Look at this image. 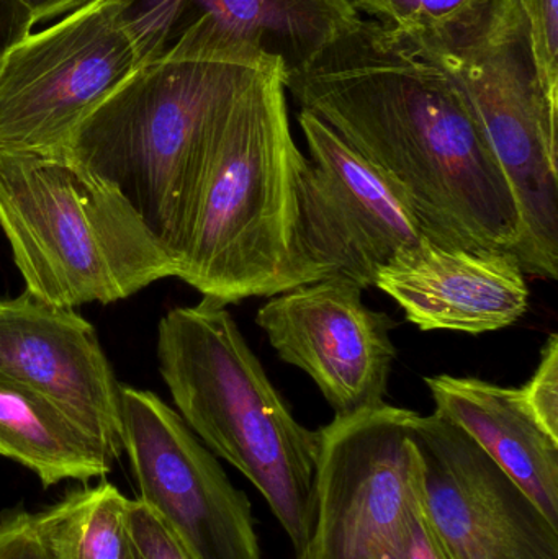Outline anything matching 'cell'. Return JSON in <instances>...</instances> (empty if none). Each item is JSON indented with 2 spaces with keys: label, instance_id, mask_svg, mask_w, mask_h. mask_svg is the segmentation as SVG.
Masks as SVG:
<instances>
[{
  "label": "cell",
  "instance_id": "obj_3",
  "mask_svg": "<svg viewBox=\"0 0 558 559\" xmlns=\"http://www.w3.org/2000/svg\"><path fill=\"white\" fill-rule=\"evenodd\" d=\"M271 64L277 62L141 66L75 127L62 154L110 183L179 269L223 124L242 88Z\"/></svg>",
  "mask_w": 558,
  "mask_h": 559
},
{
  "label": "cell",
  "instance_id": "obj_11",
  "mask_svg": "<svg viewBox=\"0 0 558 559\" xmlns=\"http://www.w3.org/2000/svg\"><path fill=\"white\" fill-rule=\"evenodd\" d=\"M123 453L140 501L199 559H261L251 502L182 417L151 391L121 384Z\"/></svg>",
  "mask_w": 558,
  "mask_h": 559
},
{
  "label": "cell",
  "instance_id": "obj_15",
  "mask_svg": "<svg viewBox=\"0 0 558 559\" xmlns=\"http://www.w3.org/2000/svg\"><path fill=\"white\" fill-rule=\"evenodd\" d=\"M376 286L422 331H500L530 306L526 274L511 252L442 248L426 238L400 251Z\"/></svg>",
  "mask_w": 558,
  "mask_h": 559
},
{
  "label": "cell",
  "instance_id": "obj_20",
  "mask_svg": "<svg viewBox=\"0 0 558 559\" xmlns=\"http://www.w3.org/2000/svg\"><path fill=\"white\" fill-rule=\"evenodd\" d=\"M131 559H199L182 538L140 499L128 508Z\"/></svg>",
  "mask_w": 558,
  "mask_h": 559
},
{
  "label": "cell",
  "instance_id": "obj_4",
  "mask_svg": "<svg viewBox=\"0 0 558 559\" xmlns=\"http://www.w3.org/2000/svg\"><path fill=\"white\" fill-rule=\"evenodd\" d=\"M281 66L242 88L210 157L177 277L226 306L285 293L301 151Z\"/></svg>",
  "mask_w": 558,
  "mask_h": 559
},
{
  "label": "cell",
  "instance_id": "obj_17",
  "mask_svg": "<svg viewBox=\"0 0 558 559\" xmlns=\"http://www.w3.org/2000/svg\"><path fill=\"white\" fill-rule=\"evenodd\" d=\"M0 456L38 476L45 488L104 478L114 462L55 403L0 377Z\"/></svg>",
  "mask_w": 558,
  "mask_h": 559
},
{
  "label": "cell",
  "instance_id": "obj_18",
  "mask_svg": "<svg viewBox=\"0 0 558 559\" xmlns=\"http://www.w3.org/2000/svg\"><path fill=\"white\" fill-rule=\"evenodd\" d=\"M128 508L130 499L102 483L71 492L36 518L55 559H131Z\"/></svg>",
  "mask_w": 558,
  "mask_h": 559
},
{
  "label": "cell",
  "instance_id": "obj_14",
  "mask_svg": "<svg viewBox=\"0 0 558 559\" xmlns=\"http://www.w3.org/2000/svg\"><path fill=\"white\" fill-rule=\"evenodd\" d=\"M0 377L48 397L111 462L120 459L121 384L94 325L74 309L28 292L0 299Z\"/></svg>",
  "mask_w": 558,
  "mask_h": 559
},
{
  "label": "cell",
  "instance_id": "obj_8",
  "mask_svg": "<svg viewBox=\"0 0 558 559\" xmlns=\"http://www.w3.org/2000/svg\"><path fill=\"white\" fill-rule=\"evenodd\" d=\"M143 66L118 0H88L0 56V151L62 154L79 123Z\"/></svg>",
  "mask_w": 558,
  "mask_h": 559
},
{
  "label": "cell",
  "instance_id": "obj_2",
  "mask_svg": "<svg viewBox=\"0 0 558 559\" xmlns=\"http://www.w3.org/2000/svg\"><path fill=\"white\" fill-rule=\"evenodd\" d=\"M157 361L183 423L259 489L300 557L314 522L320 433L295 419L231 312L206 298L170 309Z\"/></svg>",
  "mask_w": 558,
  "mask_h": 559
},
{
  "label": "cell",
  "instance_id": "obj_25",
  "mask_svg": "<svg viewBox=\"0 0 558 559\" xmlns=\"http://www.w3.org/2000/svg\"><path fill=\"white\" fill-rule=\"evenodd\" d=\"M36 20L25 0H0V56L35 28Z\"/></svg>",
  "mask_w": 558,
  "mask_h": 559
},
{
  "label": "cell",
  "instance_id": "obj_13",
  "mask_svg": "<svg viewBox=\"0 0 558 559\" xmlns=\"http://www.w3.org/2000/svg\"><path fill=\"white\" fill-rule=\"evenodd\" d=\"M256 324L282 361L314 381L334 417L385 403L396 355L393 321L364 305L359 286L344 280L297 286L272 296Z\"/></svg>",
  "mask_w": 558,
  "mask_h": 559
},
{
  "label": "cell",
  "instance_id": "obj_5",
  "mask_svg": "<svg viewBox=\"0 0 558 559\" xmlns=\"http://www.w3.org/2000/svg\"><path fill=\"white\" fill-rule=\"evenodd\" d=\"M0 229L25 292L61 308L110 305L177 277L133 206L66 154L0 151Z\"/></svg>",
  "mask_w": 558,
  "mask_h": 559
},
{
  "label": "cell",
  "instance_id": "obj_19",
  "mask_svg": "<svg viewBox=\"0 0 558 559\" xmlns=\"http://www.w3.org/2000/svg\"><path fill=\"white\" fill-rule=\"evenodd\" d=\"M357 13L372 16L390 32L406 35L458 19L485 0H351Z\"/></svg>",
  "mask_w": 558,
  "mask_h": 559
},
{
  "label": "cell",
  "instance_id": "obj_10",
  "mask_svg": "<svg viewBox=\"0 0 558 559\" xmlns=\"http://www.w3.org/2000/svg\"><path fill=\"white\" fill-rule=\"evenodd\" d=\"M143 66L277 62L284 79L359 25L351 0H118Z\"/></svg>",
  "mask_w": 558,
  "mask_h": 559
},
{
  "label": "cell",
  "instance_id": "obj_21",
  "mask_svg": "<svg viewBox=\"0 0 558 559\" xmlns=\"http://www.w3.org/2000/svg\"><path fill=\"white\" fill-rule=\"evenodd\" d=\"M526 20L537 72L558 100V0H518Z\"/></svg>",
  "mask_w": 558,
  "mask_h": 559
},
{
  "label": "cell",
  "instance_id": "obj_26",
  "mask_svg": "<svg viewBox=\"0 0 558 559\" xmlns=\"http://www.w3.org/2000/svg\"><path fill=\"white\" fill-rule=\"evenodd\" d=\"M25 2L32 10L36 25H38V23L51 22V20L59 19V16L79 9L88 0H25Z\"/></svg>",
  "mask_w": 558,
  "mask_h": 559
},
{
  "label": "cell",
  "instance_id": "obj_23",
  "mask_svg": "<svg viewBox=\"0 0 558 559\" xmlns=\"http://www.w3.org/2000/svg\"><path fill=\"white\" fill-rule=\"evenodd\" d=\"M0 559H55L36 514L9 511L0 518Z\"/></svg>",
  "mask_w": 558,
  "mask_h": 559
},
{
  "label": "cell",
  "instance_id": "obj_9",
  "mask_svg": "<svg viewBox=\"0 0 558 559\" xmlns=\"http://www.w3.org/2000/svg\"><path fill=\"white\" fill-rule=\"evenodd\" d=\"M415 411L383 403L320 433L314 522L297 559H393L416 498Z\"/></svg>",
  "mask_w": 558,
  "mask_h": 559
},
{
  "label": "cell",
  "instance_id": "obj_1",
  "mask_svg": "<svg viewBox=\"0 0 558 559\" xmlns=\"http://www.w3.org/2000/svg\"><path fill=\"white\" fill-rule=\"evenodd\" d=\"M284 84L396 187L428 241L513 254L520 210L477 115L402 36L360 20Z\"/></svg>",
  "mask_w": 558,
  "mask_h": 559
},
{
  "label": "cell",
  "instance_id": "obj_7",
  "mask_svg": "<svg viewBox=\"0 0 558 559\" xmlns=\"http://www.w3.org/2000/svg\"><path fill=\"white\" fill-rule=\"evenodd\" d=\"M310 159L295 174L285 292L327 280L366 289L423 236L405 197L324 121L300 110Z\"/></svg>",
  "mask_w": 558,
  "mask_h": 559
},
{
  "label": "cell",
  "instance_id": "obj_16",
  "mask_svg": "<svg viewBox=\"0 0 558 559\" xmlns=\"http://www.w3.org/2000/svg\"><path fill=\"white\" fill-rule=\"evenodd\" d=\"M436 413L464 429L558 527V440L527 409L521 390L478 378H426Z\"/></svg>",
  "mask_w": 558,
  "mask_h": 559
},
{
  "label": "cell",
  "instance_id": "obj_24",
  "mask_svg": "<svg viewBox=\"0 0 558 559\" xmlns=\"http://www.w3.org/2000/svg\"><path fill=\"white\" fill-rule=\"evenodd\" d=\"M393 559H452L423 511L418 498V483L416 498L406 515Z\"/></svg>",
  "mask_w": 558,
  "mask_h": 559
},
{
  "label": "cell",
  "instance_id": "obj_6",
  "mask_svg": "<svg viewBox=\"0 0 558 559\" xmlns=\"http://www.w3.org/2000/svg\"><path fill=\"white\" fill-rule=\"evenodd\" d=\"M400 36L449 75L477 115L520 210L513 255L524 274L557 280L558 100L541 81L520 2L485 0Z\"/></svg>",
  "mask_w": 558,
  "mask_h": 559
},
{
  "label": "cell",
  "instance_id": "obj_12",
  "mask_svg": "<svg viewBox=\"0 0 558 559\" xmlns=\"http://www.w3.org/2000/svg\"><path fill=\"white\" fill-rule=\"evenodd\" d=\"M418 498L452 559H558V527L442 414L415 413Z\"/></svg>",
  "mask_w": 558,
  "mask_h": 559
},
{
  "label": "cell",
  "instance_id": "obj_22",
  "mask_svg": "<svg viewBox=\"0 0 558 559\" xmlns=\"http://www.w3.org/2000/svg\"><path fill=\"white\" fill-rule=\"evenodd\" d=\"M521 396L537 423L558 440V335L550 334L541 361Z\"/></svg>",
  "mask_w": 558,
  "mask_h": 559
}]
</instances>
